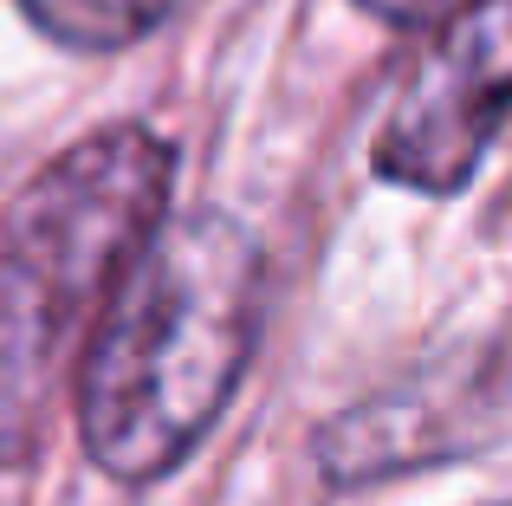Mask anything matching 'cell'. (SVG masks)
<instances>
[{
    "label": "cell",
    "mask_w": 512,
    "mask_h": 506,
    "mask_svg": "<svg viewBox=\"0 0 512 506\" xmlns=\"http://www.w3.org/2000/svg\"><path fill=\"white\" fill-rule=\"evenodd\" d=\"M487 390H467L461 377L448 383H409V390H383L370 403L344 409L318 429V468L331 487H370L389 474L428 468V461H448L480 448L467 429V403H480Z\"/></svg>",
    "instance_id": "obj_4"
},
{
    "label": "cell",
    "mask_w": 512,
    "mask_h": 506,
    "mask_svg": "<svg viewBox=\"0 0 512 506\" xmlns=\"http://www.w3.org/2000/svg\"><path fill=\"white\" fill-rule=\"evenodd\" d=\"M182 0H20V13L46 39L72 52H124L169 20Z\"/></svg>",
    "instance_id": "obj_5"
},
{
    "label": "cell",
    "mask_w": 512,
    "mask_h": 506,
    "mask_svg": "<svg viewBox=\"0 0 512 506\" xmlns=\"http://www.w3.org/2000/svg\"><path fill=\"white\" fill-rule=\"evenodd\" d=\"M363 13H376L383 26H422V20H435V13H448L454 0H357Z\"/></svg>",
    "instance_id": "obj_6"
},
{
    "label": "cell",
    "mask_w": 512,
    "mask_h": 506,
    "mask_svg": "<svg viewBox=\"0 0 512 506\" xmlns=\"http://www.w3.org/2000/svg\"><path fill=\"white\" fill-rule=\"evenodd\" d=\"M512 124V0H461L376 130V176L415 195H461Z\"/></svg>",
    "instance_id": "obj_3"
},
{
    "label": "cell",
    "mask_w": 512,
    "mask_h": 506,
    "mask_svg": "<svg viewBox=\"0 0 512 506\" xmlns=\"http://www.w3.org/2000/svg\"><path fill=\"white\" fill-rule=\"evenodd\" d=\"M175 150L143 124L91 130L0 208V474L46 448V416L104 292L169 215Z\"/></svg>",
    "instance_id": "obj_2"
},
{
    "label": "cell",
    "mask_w": 512,
    "mask_h": 506,
    "mask_svg": "<svg viewBox=\"0 0 512 506\" xmlns=\"http://www.w3.org/2000/svg\"><path fill=\"white\" fill-rule=\"evenodd\" d=\"M266 318L260 241L221 208L163 215L91 318L78 442L117 487H156L227 416Z\"/></svg>",
    "instance_id": "obj_1"
}]
</instances>
